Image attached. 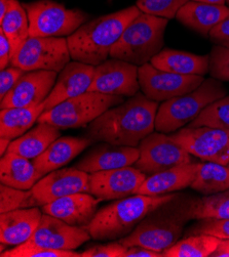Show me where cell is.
Returning <instances> with one entry per match:
<instances>
[{"label":"cell","mask_w":229,"mask_h":257,"mask_svg":"<svg viewBox=\"0 0 229 257\" xmlns=\"http://www.w3.org/2000/svg\"><path fill=\"white\" fill-rule=\"evenodd\" d=\"M221 239L211 235H190L165 250V257H209L220 244Z\"/></svg>","instance_id":"1f68e13d"},{"label":"cell","mask_w":229,"mask_h":257,"mask_svg":"<svg viewBox=\"0 0 229 257\" xmlns=\"http://www.w3.org/2000/svg\"><path fill=\"white\" fill-rule=\"evenodd\" d=\"M210 257H229V239L221 240L220 244Z\"/></svg>","instance_id":"ee69618b"},{"label":"cell","mask_w":229,"mask_h":257,"mask_svg":"<svg viewBox=\"0 0 229 257\" xmlns=\"http://www.w3.org/2000/svg\"><path fill=\"white\" fill-rule=\"evenodd\" d=\"M12 63L11 43L5 33L0 30V70H5Z\"/></svg>","instance_id":"b9f144b4"},{"label":"cell","mask_w":229,"mask_h":257,"mask_svg":"<svg viewBox=\"0 0 229 257\" xmlns=\"http://www.w3.org/2000/svg\"><path fill=\"white\" fill-rule=\"evenodd\" d=\"M44 112L43 102L36 107L10 108L0 113V137L16 140L31 130Z\"/></svg>","instance_id":"f1b7e54d"},{"label":"cell","mask_w":229,"mask_h":257,"mask_svg":"<svg viewBox=\"0 0 229 257\" xmlns=\"http://www.w3.org/2000/svg\"><path fill=\"white\" fill-rule=\"evenodd\" d=\"M92 144L93 142L86 137H60L32 161L37 170L44 176L67 165Z\"/></svg>","instance_id":"603a6c76"},{"label":"cell","mask_w":229,"mask_h":257,"mask_svg":"<svg viewBox=\"0 0 229 257\" xmlns=\"http://www.w3.org/2000/svg\"><path fill=\"white\" fill-rule=\"evenodd\" d=\"M42 210L39 207L20 208L0 215V242L18 246L31 239L37 229Z\"/></svg>","instance_id":"44dd1931"},{"label":"cell","mask_w":229,"mask_h":257,"mask_svg":"<svg viewBox=\"0 0 229 257\" xmlns=\"http://www.w3.org/2000/svg\"><path fill=\"white\" fill-rule=\"evenodd\" d=\"M140 88L139 67L112 58L95 67L89 91L132 97Z\"/></svg>","instance_id":"4fadbf2b"},{"label":"cell","mask_w":229,"mask_h":257,"mask_svg":"<svg viewBox=\"0 0 229 257\" xmlns=\"http://www.w3.org/2000/svg\"><path fill=\"white\" fill-rule=\"evenodd\" d=\"M128 247L118 242L92 246L81 253V257H122Z\"/></svg>","instance_id":"f35d334b"},{"label":"cell","mask_w":229,"mask_h":257,"mask_svg":"<svg viewBox=\"0 0 229 257\" xmlns=\"http://www.w3.org/2000/svg\"><path fill=\"white\" fill-rule=\"evenodd\" d=\"M228 16V7L189 0L179 10L176 18L185 27L207 37L212 29Z\"/></svg>","instance_id":"cb8c5ba5"},{"label":"cell","mask_w":229,"mask_h":257,"mask_svg":"<svg viewBox=\"0 0 229 257\" xmlns=\"http://www.w3.org/2000/svg\"><path fill=\"white\" fill-rule=\"evenodd\" d=\"M58 76L55 71L25 72L14 88L2 99V110L41 105L54 88Z\"/></svg>","instance_id":"2e32d148"},{"label":"cell","mask_w":229,"mask_h":257,"mask_svg":"<svg viewBox=\"0 0 229 257\" xmlns=\"http://www.w3.org/2000/svg\"><path fill=\"white\" fill-rule=\"evenodd\" d=\"M99 201L90 193H75L44 205L41 210L70 225L86 227L98 211Z\"/></svg>","instance_id":"ffe728a7"},{"label":"cell","mask_w":229,"mask_h":257,"mask_svg":"<svg viewBox=\"0 0 229 257\" xmlns=\"http://www.w3.org/2000/svg\"><path fill=\"white\" fill-rule=\"evenodd\" d=\"M150 64L160 70L176 74L205 76L209 72L210 57L167 48L152 59Z\"/></svg>","instance_id":"484cf974"},{"label":"cell","mask_w":229,"mask_h":257,"mask_svg":"<svg viewBox=\"0 0 229 257\" xmlns=\"http://www.w3.org/2000/svg\"><path fill=\"white\" fill-rule=\"evenodd\" d=\"M12 0H0V21L4 19L8 11L10 10Z\"/></svg>","instance_id":"f6af8a7d"},{"label":"cell","mask_w":229,"mask_h":257,"mask_svg":"<svg viewBox=\"0 0 229 257\" xmlns=\"http://www.w3.org/2000/svg\"><path fill=\"white\" fill-rule=\"evenodd\" d=\"M29 19L30 37H68L88 21L80 10L67 9L53 0L23 5Z\"/></svg>","instance_id":"ba28073f"},{"label":"cell","mask_w":229,"mask_h":257,"mask_svg":"<svg viewBox=\"0 0 229 257\" xmlns=\"http://www.w3.org/2000/svg\"><path fill=\"white\" fill-rule=\"evenodd\" d=\"M30 207H34L30 190H19L2 184L0 186V213Z\"/></svg>","instance_id":"e575fe53"},{"label":"cell","mask_w":229,"mask_h":257,"mask_svg":"<svg viewBox=\"0 0 229 257\" xmlns=\"http://www.w3.org/2000/svg\"><path fill=\"white\" fill-rule=\"evenodd\" d=\"M95 73V66L70 62L59 74L54 88L43 101L44 111H48L61 102L89 91Z\"/></svg>","instance_id":"d6986e66"},{"label":"cell","mask_w":229,"mask_h":257,"mask_svg":"<svg viewBox=\"0 0 229 257\" xmlns=\"http://www.w3.org/2000/svg\"><path fill=\"white\" fill-rule=\"evenodd\" d=\"M226 95V89L221 81L205 79L193 91L164 101L158 110L156 131L171 134L191 123L200 112L215 100Z\"/></svg>","instance_id":"8992f818"},{"label":"cell","mask_w":229,"mask_h":257,"mask_svg":"<svg viewBox=\"0 0 229 257\" xmlns=\"http://www.w3.org/2000/svg\"><path fill=\"white\" fill-rule=\"evenodd\" d=\"M209 57V72L212 78L219 81H229V47L215 45Z\"/></svg>","instance_id":"74e56055"},{"label":"cell","mask_w":229,"mask_h":257,"mask_svg":"<svg viewBox=\"0 0 229 257\" xmlns=\"http://www.w3.org/2000/svg\"><path fill=\"white\" fill-rule=\"evenodd\" d=\"M227 4H228V6H229V0H227V2H226Z\"/></svg>","instance_id":"c3c4849f"},{"label":"cell","mask_w":229,"mask_h":257,"mask_svg":"<svg viewBox=\"0 0 229 257\" xmlns=\"http://www.w3.org/2000/svg\"><path fill=\"white\" fill-rule=\"evenodd\" d=\"M71 60L65 37H29L12 60L11 65L29 71H55L60 73Z\"/></svg>","instance_id":"9c48e42d"},{"label":"cell","mask_w":229,"mask_h":257,"mask_svg":"<svg viewBox=\"0 0 229 257\" xmlns=\"http://www.w3.org/2000/svg\"><path fill=\"white\" fill-rule=\"evenodd\" d=\"M169 20L141 13L126 27L111 48L110 57L141 67L154 59L164 47Z\"/></svg>","instance_id":"5b68a950"},{"label":"cell","mask_w":229,"mask_h":257,"mask_svg":"<svg viewBox=\"0 0 229 257\" xmlns=\"http://www.w3.org/2000/svg\"><path fill=\"white\" fill-rule=\"evenodd\" d=\"M25 71L16 66H9L0 73V98H4L18 83Z\"/></svg>","instance_id":"ab89813d"},{"label":"cell","mask_w":229,"mask_h":257,"mask_svg":"<svg viewBox=\"0 0 229 257\" xmlns=\"http://www.w3.org/2000/svg\"><path fill=\"white\" fill-rule=\"evenodd\" d=\"M33 161L17 154L6 153L0 161V182L3 185L28 191L42 178Z\"/></svg>","instance_id":"d4e9b609"},{"label":"cell","mask_w":229,"mask_h":257,"mask_svg":"<svg viewBox=\"0 0 229 257\" xmlns=\"http://www.w3.org/2000/svg\"><path fill=\"white\" fill-rule=\"evenodd\" d=\"M181 208L188 220L203 218L228 219L229 190L201 198L186 200L181 202Z\"/></svg>","instance_id":"83f0119b"},{"label":"cell","mask_w":229,"mask_h":257,"mask_svg":"<svg viewBox=\"0 0 229 257\" xmlns=\"http://www.w3.org/2000/svg\"><path fill=\"white\" fill-rule=\"evenodd\" d=\"M140 157L138 147L100 142L76 163L75 167L87 173L134 165Z\"/></svg>","instance_id":"ac0fdd59"},{"label":"cell","mask_w":229,"mask_h":257,"mask_svg":"<svg viewBox=\"0 0 229 257\" xmlns=\"http://www.w3.org/2000/svg\"><path fill=\"white\" fill-rule=\"evenodd\" d=\"M2 257H81V253L73 250H54L25 242L0 253Z\"/></svg>","instance_id":"836d02e7"},{"label":"cell","mask_w":229,"mask_h":257,"mask_svg":"<svg viewBox=\"0 0 229 257\" xmlns=\"http://www.w3.org/2000/svg\"><path fill=\"white\" fill-rule=\"evenodd\" d=\"M190 187L203 196L229 190V165L215 162L200 163L195 179Z\"/></svg>","instance_id":"4dcf8cb0"},{"label":"cell","mask_w":229,"mask_h":257,"mask_svg":"<svg viewBox=\"0 0 229 257\" xmlns=\"http://www.w3.org/2000/svg\"><path fill=\"white\" fill-rule=\"evenodd\" d=\"M203 81V76L181 75L160 70L147 63L139 67V83L143 93L155 101H167L187 94Z\"/></svg>","instance_id":"7c38bea8"},{"label":"cell","mask_w":229,"mask_h":257,"mask_svg":"<svg viewBox=\"0 0 229 257\" xmlns=\"http://www.w3.org/2000/svg\"><path fill=\"white\" fill-rule=\"evenodd\" d=\"M86 227L67 222L43 213L35 233L28 241L36 246L54 250H74L91 239Z\"/></svg>","instance_id":"e0dca14e"},{"label":"cell","mask_w":229,"mask_h":257,"mask_svg":"<svg viewBox=\"0 0 229 257\" xmlns=\"http://www.w3.org/2000/svg\"><path fill=\"white\" fill-rule=\"evenodd\" d=\"M228 165H229V164H228Z\"/></svg>","instance_id":"681fc988"},{"label":"cell","mask_w":229,"mask_h":257,"mask_svg":"<svg viewBox=\"0 0 229 257\" xmlns=\"http://www.w3.org/2000/svg\"><path fill=\"white\" fill-rule=\"evenodd\" d=\"M202 126L229 130V95L212 102L188 125V127Z\"/></svg>","instance_id":"d6a6232c"},{"label":"cell","mask_w":229,"mask_h":257,"mask_svg":"<svg viewBox=\"0 0 229 257\" xmlns=\"http://www.w3.org/2000/svg\"><path fill=\"white\" fill-rule=\"evenodd\" d=\"M159 102L138 92L89 124L86 138L93 143L138 147L156 130Z\"/></svg>","instance_id":"6da1fadb"},{"label":"cell","mask_w":229,"mask_h":257,"mask_svg":"<svg viewBox=\"0 0 229 257\" xmlns=\"http://www.w3.org/2000/svg\"><path fill=\"white\" fill-rule=\"evenodd\" d=\"M209 36L216 45L229 47V16L212 29Z\"/></svg>","instance_id":"60d3db41"},{"label":"cell","mask_w":229,"mask_h":257,"mask_svg":"<svg viewBox=\"0 0 229 257\" xmlns=\"http://www.w3.org/2000/svg\"><path fill=\"white\" fill-rule=\"evenodd\" d=\"M189 0H137L138 9L148 15L165 19L176 18L178 12Z\"/></svg>","instance_id":"d590c367"},{"label":"cell","mask_w":229,"mask_h":257,"mask_svg":"<svg viewBox=\"0 0 229 257\" xmlns=\"http://www.w3.org/2000/svg\"><path fill=\"white\" fill-rule=\"evenodd\" d=\"M170 137L191 155L203 161L229 164V130L187 126Z\"/></svg>","instance_id":"30bf717a"},{"label":"cell","mask_w":229,"mask_h":257,"mask_svg":"<svg viewBox=\"0 0 229 257\" xmlns=\"http://www.w3.org/2000/svg\"><path fill=\"white\" fill-rule=\"evenodd\" d=\"M61 137L59 128L46 123L38 122L32 130L24 134L22 137L14 140L7 153L17 154L19 156L33 160Z\"/></svg>","instance_id":"4316f807"},{"label":"cell","mask_w":229,"mask_h":257,"mask_svg":"<svg viewBox=\"0 0 229 257\" xmlns=\"http://www.w3.org/2000/svg\"><path fill=\"white\" fill-rule=\"evenodd\" d=\"M142 12L130 7L84 24L67 37L71 59L92 66L105 62L124 29Z\"/></svg>","instance_id":"7a4b0ae2"},{"label":"cell","mask_w":229,"mask_h":257,"mask_svg":"<svg viewBox=\"0 0 229 257\" xmlns=\"http://www.w3.org/2000/svg\"><path fill=\"white\" fill-rule=\"evenodd\" d=\"M199 166L200 163H187L149 175L135 194L161 196L190 187Z\"/></svg>","instance_id":"7402d4cb"},{"label":"cell","mask_w":229,"mask_h":257,"mask_svg":"<svg viewBox=\"0 0 229 257\" xmlns=\"http://www.w3.org/2000/svg\"><path fill=\"white\" fill-rule=\"evenodd\" d=\"M178 196V194L161 196L135 194L117 199L99 209L86 229L97 241L122 239L130 235L147 214Z\"/></svg>","instance_id":"3957f363"},{"label":"cell","mask_w":229,"mask_h":257,"mask_svg":"<svg viewBox=\"0 0 229 257\" xmlns=\"http://www.w3.org/2000/svg\"><path fill=\"white\" fill-rule=\"evenodd\" d=\"M138 148L140 157L134 165L147 176L191 163V154L163 133H152Z\"/></svg>","instance_id":"8fae6325"},{"label":"cell","mask_w":229,"mask_h":257,"mask_svg":"<svg viewBox=\"0 0 229 257\" xmlns=\"http://www.w3.org/2000/svg\"><path fill=\"white\" fill-rule=\"evenodd\" d=\"M180 196L147 214L133 232L118 241L126 246H142L164 252L181 238L184 224L189 221L181 208Z\"/></svg>","instance_id":"277c9868"},{"label":"cell","mask_w":229,"mask_h":257,"mask_svg":"<svg viewBox=\"0 0 229 257\" xmlns=\"http://www.w3.org/2000/svg\"><path fill=\"white\" fill-rule=\"evenodd\" d=\"M188 236L206 234L211 235L221 240L229 239V218L217 219V218H203L190 226L187 230Z\"/></svg>","instance_id":"8d00e7d4"},{"label":"cell","mask_w":229,"mask_h":257,"mask_svg":"<svg viewBox=\"0 0 229 257\" xmlns=\"http://www.w3.org/2000/svg\"><path fill=\"white\" fill-rule=\"evenodd\" d=\"M147 175L137 167L126 166L90 173L89 193L100 200H117L135 195Z\"/></svg>","instance_id":"9a60e30c"},{"label":"cell","mask_w":229,"mask_h":257,"mask_svg":"<svg viewBox=\"0 0 229 257\" xmlns=\"http://www.w3.org/2000/svg\"><path fill=\"white\" fill-rule=\"evenodd\" d=\"M122 257H165L163 252L150 250L142 246L128 247Z\"/></svg>","instance_id":"7bdbcfd3"},{"label":"cell","mask_w":229,"mask_h":257,"mask_svg":"<svg viewBox=\"0 0 229 257\" xmlns=\"http://www.w3.org/2000/svg\"><path fill=\"white\" fill-rule=\"evenodd\" d=\"M12 140L10 139H7V138H2L0 139V153H2V156H4L5 154L7 153L10 145H11V142Z\"/></svg>","instance_id":"bcb514c9"},{"label":"cell","mask_w":229,"mask_h":257,"mask_svg":"<svg viewBox=\"0 0 229 257\" xmlns=\"http://www.w3.org/2000/svg\"><path fill=\"white\" fill-rule=\"evenodd\" d=\"M2 30L11 43L12 60L29 37V19L26 10L18 0H12L11 7L4 19L0 21Z\"/></svg>","instance_id":"f546056e"},{"label":"cell","mask_w":229,"mask_h":257,"mask_svg":"<svg viewBox=\"0 0 229 257\" xmlns=\"http://www.w3.org/2000/svg\"><path fill=\"white\" fill-rule=\"evenodd\" d=\"M90 174L79 168H60L44 175L30 190L33 206L39 207L75 193H89Z\"/></svg>","instance_id":"5bb4252c"},{"label":"cell","mask_w":229,"mask_h":257,"mask_svg":"<svg viewBox=\"0 0 229 257\" xmlns=\"http://www.w3.org/2000/svg\"><path fill=\"white\" fill-rule=\"evenodd\" d=\"M120 95L87 91L69 98L48 111H44L37 122H46L59 130L86 127L109 109L122 104Z\"/></svg>","instance_id":"52a82bcc"},{"label":"cell","mask_w":229,"mask_h":257,"mask_svg":"<svg viewBox=\"0 0 229 257\" xmlns=\"http://www.w3.org/2000/svg\"><path fill=\"white\" fill-rule=\"evenodd\" d=\"M193 2H199V3H203L205 0H193Z\"/></svg>","instance_id":"7dc6e473"}]
</instances>
